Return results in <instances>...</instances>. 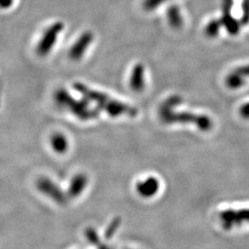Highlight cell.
Segmentation results:
<instances>
[{
	"instance_id": "obj_1",
	"label": "cell",
	"mask_w": 249,
	"mask_h": 249,
	"mask_svg": "<svg viewBox=\"0 0 249 249\" xmlns=\"http://www.w3.org/2000/svg\"><path fill=\"white\" fill-rule=\"evenodd\" d=\"M182 103L180 96H172L167 99L160 107L159 115L160 119L165 124L174 123H191L196 124L201 131H210L213 123L209 116L203 115H196L189 112H174L173 108L179 106Z\"/></svg>"
},
{
	"instance_id": "obj_2",
	"label": "cell",
	"mask_w": 249,
	"mask_h": 249,
	"mask_svg": "<svg viewBox=\"0 0 249 249\" xmlns=\"http://www.w3.org/2000/svg\"><path fill=\"white\" fill-rule=\"evenodd\" d=\"M73 88L80 92L86 100L96 103L98 107L104 109L109 116L116 117L124 115L133 117L138 115V110L135 107H129L128 105L113 100L107 94L88 88L80 82H76L73 85Z\"/></svg>"
},
{
	"instance_id": "obj_3",
	"label": "cell",
	"mask_w": 249,
	"mask_h": 249,
	"mask_svg": "<svg viewBox=\"0 0 249 249\" xmlns=\"http://www.w3.org/2000/svg\"><path fill=\"white\" fill-rule=\"evenodd\" d=\"M54 99L60 107L68 109L74 116L84 121L98 116V112L96 110L89 109L85 102L73 98L66 89H57L54 94Z\"/></svg>"
},
{
	"instance_id": "obj_4",
	"label": "cell",
	"mask_w": 249,
	"mask_h": 249,
	"mask_svg": "<svg viewBox=\"0 0 249 249\" xmlns=\"http://www.w3.org/2000/svg\"><path fill=\"white\" fill-rule=\"evenodd\" d=\"M36 188L43 195L49 197L57 204L63 205L67 202L68 195L62 190V188L56 185L50 178L42 177L36 182Z\"/></svg>"
},
{
	"instance_id": "obj_5",
	"label": "cell",
	"mask_w": 249,
	"mask_h": 249,
	"mask_svg": "<svg viewBox=\"0 0 249 249\" xmlns=\"http://www.w3.org/2000/svg\"><path fill=\"white\" fill-rule=\"evenodd\" d=\"M220 220L224 229L230 230L233 227L249 223V209L226 210L220 213Z\"/></svg>"
},
{
	"instance_id": "obj_6",
	"label": "cell",
	"mask_w": 249,
	"mask_h": 249,
	"mask_svg": "<svg viewBox=\"0 0 249 249\" xmlns=\"http://www.w3.org/2000/svg\"><path fill=\"white\" fill-rule=\"evenodd\" d=\"M62 30V23H55L45 32V35L42 37L40 43L37 46V53L39 55L45 56L49 53L53 49V45L56 43L57 36H59Z\"/></svg>"
},
{
	"instance_id": "obj_7",
	"label": "cell",
	"mask_w": 249,
	"mask_h": 249,
	"mask_svg": "<svg viewBox=\"0 0 249 249\" xmlns=\"http://www.w3.org/2000/svg\"><path fill=\"white\" fill-rule=\"evenodd\" d=\"M92 40H93V36L89 32L84 33L82 36H80L78 41L73 45L70 50V57L72 60L80 59L84 55L89 45L91 44Z\"/></svg>"
},
{
	"instance_id": "obj_8",
	"label": "cell",
	"mask_w": 249,
	"mask_h": 249,
	"mask_svg": "<svg viewBox=\"0 0 249 249\" xmlns=\"http://www.w3.org/2000/svg\"><path fill=\"white\" fill-rule=\"evenodd\" d=\"M231 6L232 0H223V15L221 21L230 35L235 36L239 32L240 25L238 21L231 16Z\"/></svg>"
},
{
	"instance_id": "obj_9",
	"label": "cell",
	"mask_w": 249,
	"mask_h": 249,
	"mask_svg": "<svg viewBox=\"0 0 249 249\" xmlns=\"http://www.w3.org/2000/svg\"><path fill=\"white\" fill-rule=\"evenodd\" d=\"M137 192L140 196L149 198L157 194L160 189V182L156 178L150 177L146 178L144 181L139 182L136 186Z\"/></svg>"
},
{
	"instance_id": "obj_10",
	"label": "cell",
	"mask_w": 249,
	"mask_h": 249,
	"mask_svg": "<svg viewBox=\"0 0 249 249\" xmlns=\"http://www.w3.org/2000/svg\"><path fill=\"white\" fill-rule=\"evenodd\" d=\"M88 185V178L84 174H78L71 181L68 196L71 197H78L80 196Z\"/></svg>"
},
{
	"instance_id": "obj_11",
	"label": "cell",
	"mask_w": 249,
	"mask_h": 249,
	"mask_svg": "<svg viewBox=\"0 0 249 249\" xmlns=\"http://www.w3.org/2000/svg\"><path fill=\"white\" fill-rule=\"evenodd\" d=\"M130 88L136 92H141L145 88V79H144V67L142 64H137L132 70L130 80Z\"/></svg>"
},
{
	"instance_id": "obj_12",
	"label": "cell",
	"mask_w": 249,
	"mask_h": 249,
	"mask_svg": "<svg viewBox=\"0 0 249 249\" xmlns=\"http://www.w3.org/2000/svg\"><path fill=\"white\" fill-rule=\"evenodd\" d=\"M50 143L53 151L59 154H63L68 151L69 141L62 133H54L50 139Z\"/></svg>"
},
{
	"instance_id": "obj_13",
	"label": "cell",
	"mask_w": 249,
	"mask_h": 249,
	"mask_svg": "<svg viewBox=\"0 0 249 249\" xmlns=\"http://www.w3.org/2000/svg\"><path fill=\"white\" fill-rule=\"evenodd\" d=\"M167 18L170 25L173 28L178 29L183 25V18L180 14V11L178 7L173 6L167 10Z\"/></svg>"
},
{
	"instance_id": "obj_14",
	"label": "cell",
	"mask_w": 249,
	"mask_h": 249,
	"mask_svg": "<svg viewBox=\"0 0 249 249\" xmlns=\"http://www.w3.org/2000/svg\"><path fill=\"white\" fill-rule=\"evenodd\" d=\"M225 83H226V86L230 89H238L245 84V79L239 76L238 74L232 71L227 76Z\"/></svg>"
},
{
	"instance_id": "obj_15",
	"label": "cell",
	"mask_w": 249,
	"mask_h": 249,
	"mask_svg": "<svg viewBox=\"0 0 249 249\" xmlns=\"http://www.w3.org/2000/svg\"><path fill=\"white\" fill-rule=\"evenodd\" d=\"M85 238L88 243L91 246L98 247L101 244V238L99 236L98 231H96L93 227H88L85 229Z\"/></svg>"
},
{
	"instance_id": "obj_16",
	"label": "cell",
	"mask_w": 249,
	"mask_h": 249,
	"mask_svg": "<svg viewBox=\"0 0 249 249\" xmlns=\"http://www.w3.org/2000/svg\"><path fill=\"white\" fill-rule=\"evenodd\" d=\"M223 25L222 21L221 20H218V19H213L212 20L207 27L205 29V34L206 36H209V37H215V36H218L219 34V31H220V28Z\"/></svg>"
},
{
	"instance_id": "obj_17",
	"label": "cell",
	"mask_w": 249,
	"mask_h": 249,
	"mask_svg": "<svg viewBox=\"0 0 249 249\" xmlns=\"http://www.w3.org/2000/svg\"><path fill=\"white\" fill-rule=\"evenodd\" d=\"M120 223H121L120 218H115V219L111 222V223L108 225V227L107 228V231H106V237H107V239L112 238V236L116 233V230L119 228Z\"/></svg>"
},
{
	"instance_id": "obj_18",
	"label": "cell",
	"mask_w": 249,
	"mask_h": 249,
	"mask_svg": "<svg viewBox=\"0 0 249 249\" xmlns=\"http://www.w3.org/2000/svg\"><path fill=\"white\" fill-rule=\"evenodd\" d=\"M165 1L166 0H145L143 3V7L146 10H151L157 8L161 3H164Z\"/></svg>"
},
{
	"instance_id": "obj_19",
	"label": "cell",
	"mask_w": 249,
	"mask_h": 249,
	"mask_svg": "<svg viewBox=\"0 0 249 249\" xmlns=\"http://www.w3.org/2000/svg\"><path fill=\"white\" fill-rule=\"evenodd\" d=\"M233 72L238 74L239 76L243 77L244 79L248 78V77H249V65H246V66H241L239 68H236L233 71Z\"/></svg>"
},
{
	"instance_id": "obj_20",
	"label": "cell",
	"mask_w": 249,
	"mask_h": 249,
	"mask_svg": "<svg viewBox=\"0 0 249 249\" xmlns=\"http://www.w3.org/2000/svg\"><path fill=\"white\" fill-rule=\"evenodd\" d=\"M242 21L249 22V0H244L243 2V18Z\"/></svg>"
},
{
	"instance_id": "obj_21",
	"label": "cell",
	"mask_w": 249,
	"mask_h": 249,
	"mask_svg": "<svg viewBox=\"0 0 249 249\" xmlns=\"http://www.w3.org/2000/svg\"><path fill=\"white\" fill-rule=\"evenodd\" d=\"M240 115L245 119H249V102L242 106L240 108Z\"/></svg>"
},
{
	"instance_id": "obj_22",
	"label": "cell",
	"mask_w": 249,
	"mask_h": 249,
	"mask_svg": "<svg viewBox=\"0 0 249 249\" xmlns=\"http://www.w3.org/2000/svg\"><path fill=\"white\" fill-rule=\"evenodd\" d=\"M97 249H112V248H110L109 246H107V245H105V244H100L98 247H96Z\"/></svg>"
}]
</instances>
